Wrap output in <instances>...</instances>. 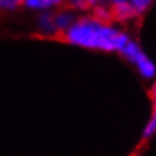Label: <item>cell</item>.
Instances as JSON below:
<instances>
[{
	"instance_id": "6da1fadb",
	"label": "cell",
	"mask_w": 156,
	"mask_h": 156,
	"mask_svg": "<svg viewBox=\"0 0 156 156\" xmlns=\"http://www.w3.org/2000/svg\"><path fill=\"white\" fill-rule=\"evenodd\" d=\"M64 36L72 45L103 52H120L130 41L126 33L97 17L74 21Z\"/></svg>"
},
{
	"instance_id": "7a4b0ae2",
	"label": "cell",
	"mask_w": 156,
	"mask_h": 156,
	"mask_svg": "<svg viewBox=\"0 0 156 156\" xmlns=\"http://www.w3.org/2000/svg\"><path fill=\"white\" fill-rule=\"evenodd\" d=\"M123 57L128 60L138 69L139 74L146 80H152L156 76V66L152 60L142 50V48L135 41H128L126 46L120 50Z\"/></svg>"
},
{
	"instance_id": "3957f363",
	"label": "cell",
	"mask_w": 156,
	"mask_h": 156,
	"mask_svg": "<svg viewBox=\"0 0 156 156\" xmlns=\"http://www.w3.org/2000/svg\"><path fill=\"white\" fill-rule=\"evenodd\" d=\"M76 21L74 20V16L72 12L69 11H61L56 15H53V24H54V29L56 32H66L70 27L73 25V23Z\"/></svg>"
},
{
	"instance_id": "277c9868",
	"label": "cell",
	"mask_w": 156,
	"mask_h": 156,
	"mask_svg": "<svg viewBox=\"0 0 156 156\" xmlns=\"http://www.w3.org/2000/svg\"><path fill=\"white\" fill-rule=\"evenodd\" d=\"M151 95H152V114L150 120L147 122L146 127L143 130V136L144 138H151L152 135L156 134V82L152 85L151 89Z\"/></svg>"
},
{
	"instance_id": "5b68a950",
	"label": "cell",
	"mask_w": 156,
	"mask_h": 156,
	"mask_svg": "<svg viewBox=\"0 0 156 156\" xmlns=\"http://www.w3.org/2000/svg\"><path fill=\"white\" fill-rule=\"evenodd\" d=\"M112 16L116 17L118 20L120 21H126L128 20V19H131V17H134L135 16V11L134 8L131 7L130 3H123V4H119V5H116V7H112Z\"/></svg>"
},
{
	"instance_id": "8992f818",
	"label": "cell",
	"mask_w": 156,
	"mask_h": 156,
	"mask_svg": "<svg viewBox=\"0 0 156 156\" xmlns=\"http://www.w3.org/2000/svg\"><path fill=\"white\" fill-rule=\"evenodd\" d=\"M62 0H24L25 7L34 11H48L58 5Z\"/></svg>"
},
{
	"instance_id": "52a82bcc",
	"label": "cell",
	"mask_w": 156,
	"mask_h": 156,
	"mask_svg": "<svg viewBox=\"0 0 156 156\" xmlns=\"http://www.w3.org/2000/svg\"><path fill=\"white\" fill-rule=\"evenodd\" d=\"M37 27H38V29H40V32L44 33V34L56 33L54 24H53V15L49 13V12H42L41 16L38 17Z\"/></svg>"
},
{
	"instance_id": "ba28073f",
	"label": "cell",
	"mask_w": 156,
	"mask_h": 156,
	"mask_svg": "<svg viewBox=\"0 0 156 156\" xmlns=\"http://www.w3.org/2000/svg\"><path fill=\"white\" fill-rule=\"evenodd\" d=\"M152 2L154 0H128V3L134 8L135 13H142L144 11H147V8L151 5Z\"/></svg>"
},
{
	"instance_id": "9c48e42d",
	"label": "cell",
	"mask_w": 156,
	"mask_h": 156,
	"mask_svg": "<svg viewBox=\"0 0 156 156\" xmlns=\"http://www.w3.org/2000/svg\"><path fill=\"white\" fill-rule=\"evenodd\" d=\"M95 15H97V19L102 21H107L110 20L111 16H112V11H108L105 5H101V7H95Z\"/></svg>"
},
{
	"instance_id": "30bf717a",
	"label": "cell",
	"mask_w": 156,
	"mask_h": 156,
	"mask_svg": "<svg viewBox=\"0 0 156 156\" xmlns=\"http://www.w3.org/2000/svg\"><path fill=\"white\" fill-rule=\"evenodd\" d=\"M21 3H24V0H0V8L11 11L15 9Z\"/></svg>"
},
{
	"instance_id": "8fae6325",
	"label": "cell",
	"mask_w": 156,
	"mask_h": 156,
	"mask_svg": "<svg viewBox=\"0 0 156 156\" xmlns=\"http://www.w3.org/2000/svg\"><path fill=\"white\" fill-rule=\"evenodd\" d=\"M70 4L76 9H83V8H86V7H89L86 0H70Z\"/></svg>"
},
{
	"instance_id": "7c38bea8",
	"label": "cell",
	"mask_w": 156,
	"mask_h": 156,
	"mask_svg": "<svg viewBox=\"0 0 156 156\" xmlns=\"http://www.w3.org/2000/svg\"><path fill=\"white\" fill-rule=\"evenodd\" d=\"M86 2L87 5H93V7H101L108 4V0H86Z\"/></svg>"
},
{
	"instance_id": "4fadbf2b",
	"label": "cell",
	"mask_w": 156,
	"mask_h": 156,
	"mask_svg": "<svg viewBox=\"0 0 156 156\" xmlns=\"http://www.w3.org/2000/svg\"><path fill=\"white\" fill-rule=\"evenodd\" d=\"M128 0H108V4H111L112 7H116L119 4H123V3H127Z\"/></svg>"
}]
</instances>
